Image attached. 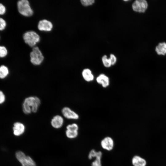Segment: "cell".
Segmentation results:
<instances>
[{"mask_svg":"<svg viewBox=\"0 0 166 166\" xmlns=\"http://www.w3.org/2000/svg\"><path fill=\"white\" fill-rule=\"evenodd\" d=\"M96 82L101 85L103 88H107L110 85V80L109 78L104 73H101L96 78Z\"/></svg>","mask_w":166,"mask_h":166,"instance_id":"cell-10","label":"cell"},{"mask_svg":"<svg viewBox=\"0 0 166 166\" xmlns=\"http://www.w3.org/2000/svg\"></svg>","mask_w":166,"mask_h":166,"instance_id":"cell-29","label":"cell"},{"mask_svg":"<svg viewBox=\"0 0 166 166\" xmlns=\"http://www.w3.org/2000/svg\"><path fill=\"white\" fill-rule=\"evenodd\" d=\"M65 133L67 137L70 139H73L77 137L78 136V131L66 130Z\"/></svg>","mask_w":166,"mask_h":166,"instance_id":"cell-18","label":"cell"},{"mask_svg":"<svg viewBox=\"0 0 166 166\" xmlns=\"http://www.w3.org/2000/svg\"><path fill=\"white\" fill-rule=\"evenodd\" d=\"M10 73L9 69L7 66L4 65H0V79L4 80L7 78Z\"/></svg>","mask_w":166,"mask_h":166,"instance_id":"cell-15","label":"cell"},{"mask_svg":"<svg viewBox=\"0 0 166 166\" xmlns=\"http://www.w3.org/2000/svg\"><path fill=\"white\" fill-rule=\"evenodd\" d=\"M80 2L83 6H87L93 4L94 3L95 1L94 0H81Z\"/></svg>","mask_w":166,"mask_h":166,"instance_id":"cell-23","label":"cell"},{"mask_svg":"<svg viewBox=\"0 0 166 166\" xmlns=\"http://www.w3.org/2000/svg\"><path fill=\"white\" fill-rule=\"evenodd\" d=\"M132 163L133 166H146V161L140 156L135 155L132 158Z\"/></svg>","mask_w":166,"mask_h":166,"instance_id":"cell-14","label":"cell"},{"mask_svg":"<svg viewBox=\"0 0 166 166\" xmlns=\"http://www.w3.org/2000/svg\"><path fill=\"white\" fill-rule=\"evenodd\" d=\"M64 123V119L61 116L57 115L54 116L51 121L52 126L55 128H61Z\"/></svg>","mask_w":166,"mask_h":166,"instance_id":"cell-12","label":"cell"},{"mask_svg":"<svg viewBox=\"0 0 166 166\" xmlns=\"http://www.w3.org/2000/svg\"><path fill=\"white\" fill-rule=\"evenodd\" d=\"M30 61L32 64L35 65H40L44 59L43 54L38 46H34L32 48L30 53Z\"/></svg>","mask_w":166,"mask_h":166,"instance_id":"cell-5","label":"cell"},{"mask_svg":"<svg viewBox=\"0 0 166 166\" xmlns=\"http://www.w3.org/2000/svg\"><path fill=\"white\" fill-rule=\"evenodd\" d=\"M15 156L21 166H37L33 160L30 156H26L22 151H17L15 153Z\"/></svg>","mask_w":166,"mask_h":166,"instance_id":"cell-4","label":"cell"},{"mask_svg":"<svg viewBox=\"0 0 166 166\" xmlns=\"http://www.w3.org/2000/svg\"><path fill=\"white\" fill-rule=\"evenodd\" d=\"M98 151H96L94 149H91L89 152L88 155V158L90 160L94 158L97 156Z\"/></svg>","mask_w":166,"mask_h":166,"instance_id":"cell-22","label":"cell"},{"mask_svg":"<svg viewBox=\"0 0 166 166\" xmlns=\"http://www.w3.org/2000/svg\"><path fill=\"white\" fill-rule=\"evenodd\" d=\"M6 12V8L2 3L0 2V15H4Z\"/></svg>","mask_w":166,"mask_h":166,"instance_id":"cell-26","label":"cell"},{"mask_svg":"<svg viewBox=\"0 0 166 166\" xmlns=\"http://www.w3.org/2000/svg\"><path fill=\"white\" fill-rule=\"evenodd\" d=\"M102 152L101 151H98L97 155L95 158V159L91 163V166H102Z\"/></svg>","mask_w":166,"mask_h":166,"instance_id":"cell-17","label":"cell"},{"mask_svg":"<svg viewBox=\"0 0 166 166\" xmlns=\"http://www.w3.org/2000/svg\"><path fill=\"white\" fill-rule=\"evenodd\" d=\"M8 54V50L6 47L2 45H0V58H4Z\"/></svg>","mask_w":166,"mask_h":166,"instance_id":"cell-19","label":"cell"},{"mask_svg":"<svg viewBox=\"0 0 166 166\" xmlns=\"http://www.w3.org/2000/svg\"><path fill=\"white\" fill-rule=\"evenodd\" d=\"M17 8L19 13L25 17H30L34 13L30 2L27 0H20L17 2Z\"/></svg>","mask_w":166,"mask_h":166,"instance_id":"cell-2","label":"cell"},{"mask_svg":"<svg viewBox=\"0 0 166 166\" xmlns=\"http://www.w3.org/2000/svg\"><path fill=\"white\" fill-rule=\"evenodd\" d=\"M102 61L104 66L106 68H109L111 66V63L109 58H108L106 55H104L102 58Z\"/></svg>","mask_w":166,"mask_h":166,"instance_id":"cell-20","label":"cell"},{"mask_svg":"<svg viewBox=\"0 0 166 166\" xmlns=\"http://www.w3.org/2000/svg\"><path fill=\"white\" fill-rule=\"evenodd\" d=\"M148 6V3L146 1L136 0L132 4V7L135 12L143 13L146 10Z\"/></svg>","mask_w":166,"mask_h":166,"instance_id":"cell-6","label":"cell"},{"mask_svg":"<svg viewBox=\"0 0 166 166\" xmlns=\"http://www.w3.org/2000/svg\"></svg>","mask_w":166,"mask_h":166,"instance_id":"cell-28","label":"cell"},{"mask_svg":"<svg viewBox=\"0 0 166 166\" xmlns=\"http://www.w3.org/2000/svg\"><path fill=\"white\" fill-rule=\"evenodd\" d=\"M66 128L67 130H72L77 131H78L79 129L78 125L75 123L67 125Z\"/></svg>","mask_w":166,"mask_h":166,"instance_id":"cell-24","label":"cell"},{"mask_svg":"<svg viewBox=\"0 0 166 166\" xmlns=\"http://www.w3.org/2000/svg\"><path fill=\"white\" fill-rule=\"evenodd\" d=\"M12 128L14 135L16 136L19 137L24 133L26 127L22 123L16 121L13 123Z\"/></svg>","mask_w":166,"mask_h":166,"instance_id":"cell-8","label":"cell"},{"mask_svg":"<svg viewBox=\"0 0 166 166\" xmlns=\"http://www.w3.org/2000/svg\"><path fill=\"white\" fill-rule=\"evenodd\" d=\"M101 148L105 150L110 151L113 150L114 146L113 139L111 137L107 136L104 138L101 141Z\"/></svg>","mask_w":166,"mask_h":166,"instance_id":"cell-7","label":"cell"},{"mask_svg":"<svg viewBox=\"0 0 166 166\" xmlns=\"http://www.w3.org/2000/svg\"><path fill=\"white\" fill-rule=\"evenodd\" d=\"M109 59L110 60L112 65H113L116 64L117 59L116 56L114 54H111L110 55Z\"/></svg>","mask_w":166,"mask_h":166,"instance_id":"cell-27","label":"cell"},{"mask_svg":"<svg viewBox=\"0 0 166 166\" xmlns=\"http://www.w3.org/2000/svg\"><path fill=\"white\" fill-rule=\"evenodd\" d=\"M41 101L37 97L31 96L26 98L22 104V110L25 114L36 113L41 104Z\"/></svg>","mask_w":166,"mask_h":166,"instance_id":"cell-1","label":"cell"},{"mask_svg":"<svg viewBox=\"0 0 166 166\" xmlns=\"http://www.w3.org/2000/svg\"><path fill=\"white\" fill-rule=\"evenodd\" d=\"M7 22L3 18L0 17V31L4 30L7 26Z\"/></svg>","mask_w":166,"mask_h":166,"instance_id":"cell-21","label":"cell"},{"mask_svg":"<svg viewBox=\"0 0 166 166\" xmlns=\"http://www.w3.org/2000/svg\"><path fill=\"white\" fill-rule=\"evenodd\" d=\"M6 100V97L4 93L0 90V105L4 104Z\"/></svg>","mask_w":166,"mask_h":166,"instance_id":"cell-25","label":"cell"},{"mask_svg":"<svg viewBox=\"0 0 166 166\" xmlns=\"http://www.w3.org/2000/svg\"><path fill=\"white\" fill-rule=\"evenodd\" d=\"M25 42L31 47L35 46L40 40L39 35L33 31H29L25 33L23 35Z\"/></svg>","mask_w":166,"mask_h":166,"instance_id":"cell-3","label":"cell"},{"mask_svg":"<svg viewBox=\"0 0 166 166\" xmlns=\"http://www.w3.org/2000/svg\"><path fill=\"white\" fill-rule=\"evenodd\" d=\"M81 75L84 80L87 82L93 81L95 79L94 76L92 71L88 68L83 69L82 71Z\"/></svg>","mask_w":166,"mask_h":166,"instance_id":"cell-13","label":"cell"},{"mask_svg":"<svg viewBox=\"0 0 166 166\" xmlns=\"http://www.w3.org/2000/svg\"><path fill=\"white\" fill-rule=\"evenodd\" d=\"M63 116L68 119L77 120L79 117V115L68 107H63L61 110Z\"/></svg>","mask_w":166,"mask_h":166,"instance_id":"cell-9","label":"cell"},{"mask_svg":"<svg viewBox=\"0 0 166 166\" xmlns=\"http://www.w3.org/2000/svg\"><path fill=\"white\" fill-rule=\"evenodd\" d=\"M38 28L41 31H50L52 29L53 25L50 21L43 19L39 22Z\"/></svg>","mask_w":166,"mask_h":166,"instance_id":"cell-11","label":"cell"},{"mask_svg":"<svg viewBox=\"0 0 166 166\" xmlns=\"http://www.w3.org/2000/svg\"><path fill=\"white\" fill-rule=\"evenodd\" d=\"M155 50L158 55L166 54V43L164 42L159 43L156 48Z\"/></svg>","mask_w":166,"mask_h":166,"instance_id":"cell-16","label":"cell"}]
</instances>
